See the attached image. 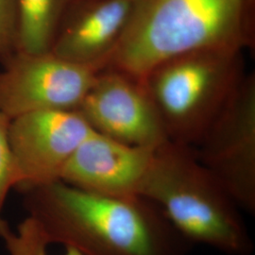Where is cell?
<instances>
[{"label": "cell", "mask_w": 255, "mask_h": 255, "mask_svg": "<svg viewBox=\"0 0 255 255\" xmlns=\"http://www.w3.org/2000/svg\"><path fill=\"white\" fill-rule=\"evenodd\" d=\"M51 244L83 255H186L191 244L143 197L93 194L62 181L21 191Z\"/></svg>", "instance_id": "1"}, {"label": "cell", "mask_w": 255, "mask_h": 255, "mask_svg": "<svg viewBox=\"0 0 255 255\" xmlns=\"http://www.w3.org/2000/svg\"><path fill=\"white\" fill-rule=\"evenodd\" d=\"M250 1H251L253 4H255V0H250Z\"/></svg>", "instance_id": "15"}, {"label": "cell", "mask_w": 255, "mask_h": 255, "mask_svg": "<svg viewBox=\"0 0 255 255\" xmlns=\"http://www.w3.org/2000/svg\"><path fill=\"white\" fill-rule=\"evenodd\" d=\"M138 196L155 203L190 244L227 255H252L241 210L192 146L165 141L154 149Z\"/></svg>", "instance_id": "3"}, {"label": "cell", "mask_w": 255, "mask_h": 255, "mask_svg": "<svg viewBox=\"0 0 255 255\" xmlns=\"http://www.w3.org/2000/svg\"><path fill=\"white\" fill-rule=\"evenodd\" d=\"M92 128L77 111H41L10 119L9 138L21 175L17 189L60 181Z\"/></svg>", "instance_id": "8"}, {"label": "cell", "mask_w": 255, "mask_h": 255, "mask_svg": "<svg viewBox=\"0 0 255 255\" xmlns=\"http://www.w3.org/2000/svg\"><path fill=\"white\" fill-rule=\"evenodd\" d=\"M10 119L0 112V212L3 208L9 190L17 188L21 175L9 138Z\"/></svg>", "instance_id": "13"}, {"label": "cell", "mask_w": 255, "mask_h": 255, "mask_svg": "<svg viewBox=\"0 0 255 255\" xmlns=\"http://www.w3.org/2000/svg\"><path fill=\"white\" fill-rule=\"evenodd\" d=\"M112 67L141 80L176 55L199 48L255 49V5L250 0H129Z\"/></svg>", "instance_id": "2"}, {"label": "cell", "mask_w": 255, "mask_h": 255, "mask_svg": "<svg viewBox=\"0 0 255 255\" xmlns=\"http://www.w3.org/2000/svg\"><path fill=\"white\" fill-rule=\"evenodd\" d=\"M77 112L95 131L128 145L157 147L168 140L142 82L112 67L97 75Z\"/></svg>", "instance_id": "7"}, {"label": "cell", "mask_w": 255, "mask_h": 255, "mask_svg": "<svg viewBox=\"0 0 255 255\" xmlns=\"http://www.w3.org/2000/svg\"><path fill=\"white\" fill-rule=\"evenodd\" d=\"M0 238L9 255H48L47 249L51 244L41 224L29 216L19 224L16 232L0 218ZM64 248V255H83L71 247Z\"/></svg>", "instance_id": "12"}, {"label": "cell", "mask_w": 255, "mask_h": 255, "mask_svg": "<svg viewBox=\"0 0 255 255\" xmlns=\"http://www.w3.org/2000/svg\"><path fill=\"white\" fill-rule=\"evenodd\" d=\"M241 211L255 213V74L248 73L194 147Z\"/></svg>", "instance_id": "5"}, {"label": "cell", "mask_w": 255, "mask_h": 255, "mask_svg": "<svg viewBox=\"0 0 255 255\" xmlns=\"http://www.w3.org/2000/svg\"><path fill=\"white\" fill-rule=\"evenodd\" d=\"M155 148L128 145L92 129L64 165L60 181L101 196L136 197Z\"/></svg>", "instance_id": "9"}, {"label": "cell", "mask_w": 255, "mask_h": 255, "mask_svg": "<svg viewBox=\"0 0 255 255\" xmlns=\"http://www.w3.org/2000/svg\"><path fill=\"white\" fill-rule=\"evenodd\" d=\"M18 31L16 0H0V58L17 51Z\"/></svg>", "instance_id": "14"}, {"label": "cell", "mask_w": 255, "mask_h": 255, "mask_svg": "<svg viewBox=\"0 0 255 255\" xmlns=\"http://www.w3.org/2000/svg\"><path fill=\"white\" fill-rule=\"evenodd\" d=\"M129 12V0H73L50 52L75 64L106 68Z\"/></svg>", "instance_id": "10"}, {"label": "cell", "mask_w": 255, "mask_h": 255, "mask_svg": "<svg viewBox=\"0 0 255 255\" xmlns=\"http://www.w3.org/2000/svg\"><path fill=\"white\" fill-rule=\"evenodd\" d=\"M73 0H16L18 48L31 54L51 51L66 10Z\"/></svg>", "instance_id": "11"}, {"label": "cell", "mask_w": 255, "mask_h": 255, "mask_svg": "<svg viewBox=\"0 0 255 255\" xmlns=\"http://www.w3.org/2000/svg\"><path fill=\"white\" fill-rule=\"evenodd\" d=\"M0 112L9 119L41 111H77L100 69L46 52L0 58Z\"/></svg>", "instance_id": "6"}, {"label": "cell", "mask_w": 255, "mask_h": 255, "mask_svg": "<svg viewBox=\"0 0 255 255\" xmlns=\"http://www.w3.org/2000/svg\"><path fill=\"white\" fill-rule=\"evenodd\" d=\"M242 49L207 47L176 55L140 80L167 139L195 147L246 75Z\"/></svg>", "instance_id": "4"}]
</instances>
